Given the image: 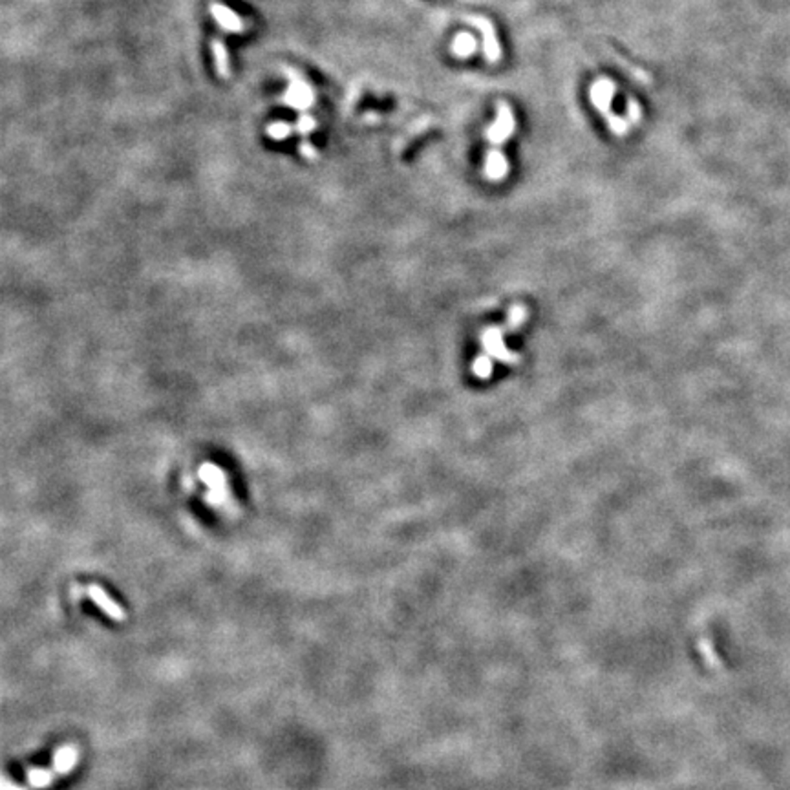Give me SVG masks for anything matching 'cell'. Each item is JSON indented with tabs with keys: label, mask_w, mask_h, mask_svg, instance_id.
<instances>
[{
	"label": "cell",
	"mask_w": 790,
	"mask_h": 790,
	"mask_svg": "<svg viewBox=\"0 0 790 790\" xmlns=\"http://www.w3.org/2000/svg\"><path fill=\"white\" fill-rule=\"evenodd\" d=\"M474 24H478L479 28H481L483 35H485V41H483V44H485V52H487L488 59H491V61H496V59L500 57V46H498V41H496V37H494V31H493V26H491V22H487V20H481V19H476V20H474Z\"/></svg>",
	"instance_id": "52a82bcc"
},
{
	"label": "cell",
	"mask_w": 790,
	"mask_h": 790,
	"mask_svg": "<svg viewBox=\"0 0 790 790\" xmlns=\"http://www.w3.org/2000/svg\"><path fill=\"white\" fill-rule=\"evenodd\" d=\"M88 595H90L92 600L97 604V607H99V609H103L104 613L110 616V619L115 620V622H125V619H127V613H125V609L119 606L118 602H115L114 598L108 595V593L104 591V589H101L99 586H90V589H88Z\"/></svg>",
	"instance_id": "7a4b0ae2"
},
{
	"label": "cell",
	"mask_w": 790,
	"mask_h": 790,
	"mask_svg": "<svg viewBox=\"0 0 790 790\" xmlns=\"http://www.w3.org/2000/svg\"><path fill=\"white\" fill-rule=\"evenodd\" d=\"M77 763H79V750L76 745H64L53 754V770L59 777L68 776L77 767Z\"/></svg>",
	"instance_id": "3957f363"
},
{
	"label": "cell",
	"mask_w": 790,
	"mask_h": 790,
	"mask_svg": "<svg viewBox=\"0 0 790 790\" xmlns=\"http://www.w3.org/2000/svg\"><path fill=\"white\" fill-rule=\"evenodd\" d=\"M507 169H509V167H507V161L505 157H503L502 152L498 150L488 152L485 171H487V176L491 180H502L503 176H505Z\"/></svg>",
	"instance_id": "ba28073f"
},
{
	"label": "cell",
	"mask_w": 790,
	"mask_h": 790,
	"mask_svg": "<svg viewBox=\"0 0 790 790\" xmlns=\"http://www.w3.org/2000/svg\"><path fill=\"white\" fill-rule=\"evenodd\" d=\"M57 777V774H55V770L53 768H38V767H34V768H28L26 770V780H28V785L31 787V789H46V787H50L53 783V780Z\"/></svg>",
	"instance_id": "8992f818"
},
{
	"label": "cell",
	"mask_w": 790,
	"mask_h": 790,
	"mask_svg": "<svg viewBox=\"0 0 790 790\" xmlns=\"http://www.w3.org/2000/svg\"><path fill=\"white\" fill-rule=\"evenodd\" d=\"M613 94H615V86H613V83L607 79L596 80L591 88L593 103H595L596 108L600 110V112H604V114H607V110H609Z\"/></svg>",
	"instance_id": "277c9868"
},
{
	"label": "cell",
	"mask_w": 790,
	"mask_h": 790,
	"mask_svg": "<svg viewBox=\"0 0 790 790\" xmlns=\"http://www.w3.org/2000/svg\"><path fill=\"white\" fill-rule=\"evenodd\" d=\"M697 648H699L700 655H703V658H706V664L712 668H717L721 666V661H719V655L715 653L714 646H712V642L708 639H699V644H697Z\"/></svg>",
	"instance_id": "30bf717a"
},
{
	"label": "cell",
	"mask_w": 790,
	"mask_h": 790,
	"mask_svg": "<svg viewBox=\"0 0 790 790\" xmlns=\"http://www.w3.org/2000/svg\"><path fill=\"white\" fill-rule=\"evenodd\" d=\"M452 52H454L458 57H467V55L476 52V38H474L470 34H459L458 37L454 38Z\"/></svg>",
	"instance_id": "9c48e42d"
},
{
	"label": "cell",
	"mask_w": 790,
	"mask_h": 790,
	"mask_svg": "<svg viewBox=\"0 0 790 790\" xmlns=\"http://www.w3.org/2000/svg\"><path fill=\"white\" fill-rule=\"evenodd\" d=\"M474 372H476V375H479V377H487V375L491 374V360H488V357H479V359H476V362H474Z\"/></svg>",
	"instance_id": "8fae6325"
},
{
	"label": "cell",
	"mask_w": 790,
	"mask_h": 790,
	"mask_svg": "<svg viewBox=\"0 0 790 790\" xmlns=\"http://www.w3.org/2000/svg\"><path fill=\"white\" fill-rule=\"evenodd\" d=\"M483 344H485L487 351L493 357H498V359H503V360H509V362H511V360H514V357H512L511 353H507V350L503 348L502 330H496V327L488 330V332L483 335Z\"/></svg>",
	"instance_id": "5b68a950"
},
{
	"label": "cell",
	"mask_w": 790,
	"mask_h": 790,
	"mask_svg": "<svg viewBox=\"0 0 790 790\" xmlns=\"http://www.w3.org/2000/svg\"><path fill=\"white\" fill-rule=\"evenodd\" d=\"M512 130H514V115H512V112L509 110L507 104H502L500 110H498L496 123L488 128L487 138L491 139L494 145H500V143H503L509 136H511Z\"/></svg>",
	"instance_id": "6da1fadb"
},
{
	"label": "cell",
	"mask_w": 790,
	"mask_h": 790,
	"mask_svg": "<svg viewBox=\"0 0 790 790\" xmlns=\"http://www.w3.org/2000/svg\"><path fill=\"white\" fill-rule=\"evenodd\" d=\"M2 790H26V789L20 785H15V783H11L8 777H4V781H2Z\"/></svg>",
	"instance_id": "7c38bea8"
}]
</instances>
